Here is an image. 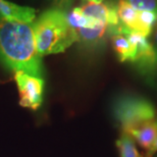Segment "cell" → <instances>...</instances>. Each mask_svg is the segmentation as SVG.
I'll return each mask as SVG.
<instances>
[{"label":"cell","mask_w":157,"mask_h":157,"mask_svg":"<svg viewBox=\"0 0 157 157\" xmlns=\"http://www.w3.org/2000/svg\"><path fill=\"white\" fill-rule=\"evenodd\" d=\"M140 34L149 37L157 25V11H140Z\"/></svg>","instance_id":"13"},{"label":"cell","mask_w":157,"mask_h":157,"mask_svg":"<svg viewBox=\"0 0 157 157\" xmlns=\"http://www.w3.org/2000/svg\"><path fill=\"white\" fill-rule=\"evenodd\" d=\"M80 7L87 17L107 24L110 27V31L121 25L117 17V5L110 3L87 1Z\"/></svg>","instance_id":"6"},{"label":"cell","mask_w":157,"mask_h":157,"mask_svg":"<svg viewBox=\"0 0 157 157\" xmlns=\"http://www.w3.org/2000/svg\"><path fill=\"white\" fill-rule=\"evenodd\" d=\"M117 147L121 157H143L138 151L135 140L124 132L117 140Z\"/></svg>","instance_id":"12"},{"label":"cell","mask_w":157,"mask_h":157,"mask_svg":"<svg viewBox=\"0 0 157 157\" xmlns=\"http://www.w3.org/2000/svg\"><path fill=\"white\" fill-rule=\"evenodd\" d=\"M140 11H157V0H124Z\"/></svg>","instance_id":"14"},{"label":"cell","mask_w":157,"mask_h":157,"mask_svg":"<svg viewBox=\"0 0 157 157\" xmlns=\"http://www.w3.org/2000/svg\"><path fill=\"white\" fill-rule=\"evenodd\" d=\"M78 43L87 48H98L110 37V28L107 24H98L91 28L76 30Z\"/></svg>","instance_id":"8"},{"label":"cell","mask_w":157,"mask_h":157,"mask_svg":"<svg viewBox=\"0 0 157 157\" xmlns=\"http://www.w3.org/2000/svg\"><path fill=\"white\" fill-rule=\"evenodd\" d=\"M110 42L117 59L121 62H133L136 47L128 38L124 27L121 24L110 31Z\"/></svg>","instance_id":"7"},{"label":"cell","mask_w":157,"mask_h":157,"mask_svg":"<svg viewBox=\"0 0 157 157\" xmlns=\"http://www.w3.org/2000/svg\"><path fill=\"white\" fill-rule=\"evenodd\" d=\"M155 38H156V42H157V28H156V32H155Z\"/></svg>","instance_id":"18"},{"label":"cell","mask_w":157,"mask_h":157,"mask_svg":"<svg viewBox=\"0 0 157 157\" xmlns=\"http://www.w3.org/2000/svg\"><path fill=\"white\" fill-rule=\"evenodd\" d=\"M32 27L41 57L63 52L78 41L76 31L68 25L65 10L48 9L34 21Z\"/></svg>","instance_id":"2"},{"label":"cell","mask_w":157,"mask_h":157,"mask_svg":"<svg viewBox=\"0 0 157 157\" xmlns=\"http://www.w3.org/2000/svg\"><path fill=\"white\" fill-rule=\"evenodd\" d=\"M113 110L122 132L128 135L157 119L152 103L140 96H121L115 102Z\"/></svg>","instance_id":"3"},{"label":"cell","mask_w":157,"mask_h":157,"mask_svg":"<svg viewBox=\"0 0 157 157\" xmlns=\"http://www.w3.org/2000/svg\"><path fill=\"white\" fill-rule=\"evenodd\" d=\"M14 80L20 92L21 105L31 109L38 108L43 100V78L25 71H15Z\"/></svg>","instance_id":"5"},{"label":"cell","mask_w":157,"mask_h":157,"mask_svg":"<svg viewBox=\"0 0 157 157\" xmlns=\"http://www.w3.org/2000/svg\"><path fill=\"white\" fill-rule=\"evenodd\" d=\"M117 17L122 26L140 34V10L133 7L124 0H118L117 4Z\"/></svg>","instance_id":"10"},{"label":"cell","mask_w":157,"mask_h":157,"mask_svg":"<svg viewBox=\"0 0 157 157\" xmlns=\"http://www.w3.org/2000/svg\"><path fill=\"white\" fill-rule=\"evenodd\" d=\"M0 17L9 21L33 24L36 20V10L29 6L18 5L7 0H0Z\"/></svg>","instance_id":"9"},{"label":"cell","mask_w":157,"mask_h":157,"mask_svg":"<svg viewBox=\"0 0 157 157\" xmlns=\"http://www.w3.org/2000/svg\"><path fill=\"white\" fill-rule=\"evenodd\" d=\"M157 135V119L152 122H149L138 130L134 131L130 136L137 142L143 149L146 150V153L152 148L155 142Z\"/></svg>","instance_id":"11"},{"label":"cell","mask_w":157,"mask_h":157,"mask_svg":"<svg viewBox=\"0 0 157 157\" xmlns=\"http://www.w3.org/2000/svg\"><path fill=\"white\" fill-rule=\"evenodd\" d=\"M0 60L14 73L42 76V57L37 51L32 24L0 17Z\"/></svg>","instance_id":"1"},{"label":"cell","mask_w":157,"mask_h":157,"mask_svg":"<svg viewBox=\"0 0 157 157\" xmlns=\"http://www.w3.org/2000/svg\"><path fill=\"white\" fill-rule=\"evenodd\" d=\"M87 1H90V2H96V3H99V2H102L103 0H87Z\"/></svg>","instance_id":"17"},{"label":"cell","mask_w":157,"mask_h":157,"mask_svg":"<svg viewBox=\"0 0 157 157\" xmlns=\"http://www.w3.org/2000/svg\"><path fill=\"white\" fill-rule=\"evenodd\" d=\"M51 1L53 3V5L55 6V8L64 10V9L70 5L71 0H51Z\"/></svg>","instance_id":"15"},{"label":"cell","mask_w":157,"mask_h":157,"mask_svg":"<svg viewBox=\"0 0 157 157\" xmlns=\"http://www.w3.org/2000/svg\"><path fill=\"white\" fill-rule=\"evenodd\" d=\"M128 38L136 47V53L133 63L143 75L152 76L157 71V51L148 37L143 36L124 27Z\"/></svg>","instance_id":"4"},{"label":"cell","mask_w":157,"mask_h":157,"mask_svg":"<svg viewBox=\"0 0 157 157\" xmlns=\"http://www.w3.org/2000/svg\"><path fill=\"white\" fill-rule=\"evenodd\" d=\"M156 152H157V135H156V139H155V142H154V144H153L152 148L150 149L149 151L146 153L145 157H152L153 155L155 154Z\"/></svg>","instance_id":"16"}]
</instances>
